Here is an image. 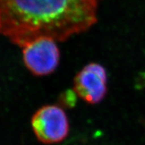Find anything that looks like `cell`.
I'll return each mask as SVG.
<instances>
[{
  "label": "cell",
  "mask_w": 145,
  "mask_h": 145,
  "mask_svg": "<svg viewBox=\"0 0 145 145\" xmlns=\"http://www.w3.org/2000/svg\"><path fill=\"white\" fill-rule=\"evenodd\" d=\"M97 0H0V36L24 48L42 38L65 42L97 22Z\"/></svg>",
  "instance_id": "obj_1"
},
{
  "label": "cell",
  "mask_w": 145,
  "mask_h": 145,
  "mask_svg": "<svg viewBox=\"0 0 145 145\" xmlns=\"http://www.w3.org/2000/svg\"><path fill=\"white\" fill-rule=\"evenodd\" d=\"M31 126L39 141L46 144L61 142L69 133V121L63 108L49 105L40 107L31 118Z\"/></svg>",
  "instance_id": "obj_2"
},
{
  "label": "cell",
  "mask_w": 145,
  "mask_h": 145,
  "mask_svg": "<svg viewBox=\"0 0 145 145\" xmlns=\"http://www.w3.org/2000/svg\"><path fill=\"white\" fill-rule=\"evenodd\" d=\"M25 67L36 76L51 74L60 61V51L56 42L52 39H39L22 48Z\"/></svg>",
  "instance_id": "obj_3"
},
{
  "label": "cell",
  "mask_w": 145,
  "mask_h": 145,
  "mask_svg": "<svg viewBox=\"0 0 145 145\" xmlns=\"http://www.w3.org/2000/svg\"><path fill=\"white\" fill-rule=\"evenodd\" d=\"M107 75L105 67L90 62L76 75L73 79L75 93L90 105L100 103L107 95Z\"/></svg>",
  "instance_id": "obj_4"
},
{
  "label": "cell",
  "mask_w": 145,
  "mask_h": 145,
  "mask_svg": "<svg viewBox=\"0 0 145 145\" xmlns=\"http://www.w3.org/2000/svg\"><path fill=\"white\" fill-rule=\"evenodd\" d=\"M77 96L78 95L73 90H67L59 95V102L61 107L72 108L77 102Z\"/></svg>",
  "instance_id": "obj_5"
}]
</instances>
